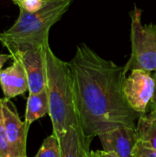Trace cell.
Instances as JSON below:
<instances>
[{"mask_svg": "<svg viewBox=\"0 0 156 157\" xmlns=\"http://www.w3.org/2000/svg\"><path fill=\"white\" fill-rule=\"evenodd\" d=\"M49 114V98L47 90L29 94L27 100L25 122L30 126L34 121Z\"/></svg>", "mask_w": 156, "mask_h": 157, "instance_id": "cell-11", "label": "cell"}, {"mask_svg": "<svg viewBox=\"0 0 156 157\" xmlns=\"http://www.w3.org/2000/svg\"><path fill=\"white\" fill-rule=\"evenodd\" d=\"M98 137L104 151L113 152L119 157H133V149L139 141L136 128L128 126H120Z\"/></svg>", "mask_w": 156, "mask_h": 157, "instance_id": "cell-8", "label": "cell"}, {"mask_svg": "<svg viewBox=\"0 0 156 157\" xmlns=\"http://www.w3.org/2000/svg\"><path fill=\"white\" fill-rule=\"evenodd\" d=\"M131 54L124 66L127 74L132 70L156 73V25H143L142 10L137 6L131 13Z\"/></svg>", "mask_w": 156, "mask_h": 157, "instance_id": "cell-4", "label": "cell"}, {"mask_svg": "<svg viewBox=\"0 0 156 157\" xmlns=\"http://www.w3.org/2000/svg\"><path fill=\"white\" fill-rule=\"evenodd\" d=\"M9 59H12L11 54H2V53H0V72L2 71L3 65H4Z\"/></svg>", "mask_w": 156, "mask_h": 157, "instance_id": "cell-18", "label": "cell"}, {"mask_svg": "<svg viewBox=\"0 0 156 157\" xmlns=\"http://www.w3.org/2000/svg\"><path fill=\"white\" fill-rule=\"evenodd\" d=\"M19 8L29 12L35 13L40 10L44 5V0H13Z\"/></svg>", "mask_w": 156, "mask_h": 157, "instance_id": "cell-15", "label": "cell"}, {"mask_svg": "<svg viewBox=\"0 0 156 157\" xmlns=\"http://www.w3.org/2000/svg\"><path fill=\"white\" fill-rule=\"evenodd\" d=\"M136 132L138 140L156 151V109L141 115L137 121Z\"/></svg>", "mask_w": 156, "mask_h": 157, "instance_id": "cell-12", "label": "cell"}, {"mask_svg": "<svg viewBox=\"0 0 156 157\" xmlns=\"http://www.w3.org/2000/svg\"><path fill=\"white\" fill-rule=\"evenodd\" d=\"M2 111L9 157H27V137L29 126L20 120L11 100L2 98Z\"/></svg>", "mask_w": 156, "mask_h": 157, "instance_id": "cell-7", "label": "cell"}, {"mask_svg": "<svg viewBox=\"0 0 156 157\" xmlns=\"http://www.w3.org/2000/svg\"><path fill=\"white\" fill-rule=\"evenodd\" d=\"M46 90L52 133L58 138L70 127H80L75 109L74 83L69 63L58 58L49 43L45 45Z\"/></svg>", "mask_w": 156, "mask_h": 157, "instance_id": "cell-2", "label": "cell"}, {"mask_svg": "<svg viewBox=\"0 0 156 157\" xmlns=\"http://www.w3.org/2000/svg\"><path fill=\"white\" fill-rule=\"evenodd\" d=\"M45 45L20 44L6 46L12 58L17 57L22 62L28 75L29 94H37L46 89Z\"/></svg>", "mask_w": 156, "mask_h": 157, "instance_id": "cell-5", "label": "cell"}, {"mask_svg": "<svg viewBox=\"0 0 156 157\" xmlns=\"http://www.w3.org/2000/svg\"><path fill=\"white\" fill-rule=\"evenodd\" d=\"M0 157H9L8 144L2 111V98H0Z\"/></svg>", "mask_w": 156, "mask_h": 157, "instance_id": "cell-14", "label": "cell"}, {"mask_svg": "<svg viewBox=\"0 0 156 157\" xmlns=\"http://www.w3.org/2000/svg\"><path fill=\"white\" fill-rule=\"evenodd\" d=\"M40 10L35 13L19 8L16 22L4 32H0V42L8 45L43 46L49 42L50 29L68 10L74 0H44Z\"/></svg>", "mask_w": 156, "mask_h": 157, "instance_id": "cell-3", "label": "cell"}, {"mask_svg": "<svg viewBox=\"0 0 156 157\" xmlns=\"http://www.w3.org/2000/svg\"><path fill=\"white\" fill-rule=\"evenodd\" d=\"M154 82H155V88H154V94L153 99H152L150 106H149L150 109H156V73L154 74Z\"/></svg>", "mask_w": 156, "mask_h": 157, "instance_id": "cell-19", "label": "cell"}, {"mask_svg": "<svg viewBox=\"0 0 156 157\" xmlns=\"http://www.w3.org/2000/svg\"><path fill=\"white\" fill-rule=\"evenodd\" d=\"M13 63L0 72V86L4 98L11 100L17 96L29 91V80L22 62L13 57Z\"/></svg>", "mask_w": 156, "mask_h": 157, "instance_id": "cell-9", "label": "cell"}, {"mask_svg": "<svg viewBox=\"0 0 156 157\" xmlns=\"http://www.w3.org/2000/svg\"><path fill=\"white\" fill-rule=\"evenodd\" d=\"M58 139L61 157H90L91 140L85 137L80 127H70Z\"/></svg>", "mask_w": 156, "mask_h": 157, "instance_id": "cell-10", "label": "cell"}, {"mask_svg": "<svg viewBox=\"0 0 156 157\" xmlns=\"http://www.w3.org/2000/svg\"><path fill=\"white\" fill-rule=\"evenodd\" d=\"M34 157H61L59 139L53 133L48 136Z\"/></svg>", "mask_w": 156, "mask_h": 157, "instance_id": "cell-13", "label": "cell"}, {"mask_svg": "<svg viewBox=\"0 0 156 157\" xmlns=\"http://www.w3.org/2000/svg\"><path fill=\"white\" fill-rule=\"evenodd\" d=\"M69 65L78 123L86 138L92 141L120 126L136 128L141 115L124 97V66L100 57L86 43L76 47Z\"/></svg>", "mask_w": 156, "mask_h": 157, "instance_id": "cell-1", "label": "cell"}, {"mask_svg": "<svg viewBox=\"0 0 156 157\" xmlns=\"http://www.w3.org/2000/svg\"><path fill=\"white\" fill-rule=\"evenodd\" d=\"M90 157H119L113 152H107L104 150H97V151H91Z\"/></svg>", "mask_w": 156, "mask_h": 157, "instance_id": "cell-17", "label": "cell"}, {"mask_svg": "<svg viewBox=\"0 0 156 157\" xmlns=\"http://www.w3.org/2000/svg\"><path fill=\"white\" fill-rule=\"evenodd\" d=\"M154 88V77L143 70L131 71L123 83V94L129 106L140 115L147 113Z\"/></svg>", "mask_w": 156, "mask_h": 157, "instance_id": "cell-6", "label": "cell"}, {"mask_svg": "<svg viewBox=\"0 0 156 157\" xmlns=\"http://www.w3.org/2000/svg\"><path fill=\"white\" fill-rule=\"evenodd\" d=\"M132 155L133 157H156V151L149 145L138 141L133 149Z\"/></svg>", "mask_w": 156, "mask_h": 157, "instance_id": "cell-16", "label": "cell"}]
</instances>
